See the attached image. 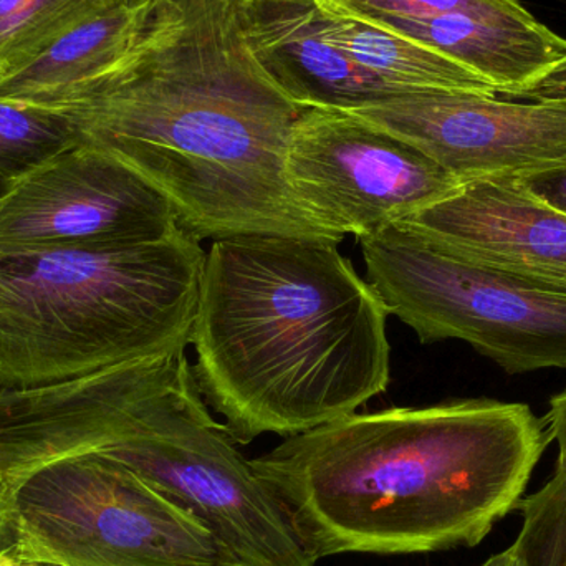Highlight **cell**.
<instances>
[{"label": "cell", "mask_w": 566, "mask_h": 566, "mask_svg": "<svg viewBox=\"0 0 566 566\" xmlns=\"http://www.w3.org/2000/svg\"><path fill=\"white\" fill-rule=\"evenodd\" d=\"M56 109L75 122L80 145L109 153L155 186L196 241L336 242L290 195L286 155L303 108L252 56L239 0H155L123 62Z\"/></svg>", "instance_id": "1"}, {"label": "cell", "mask_w": 566, "mask_h": 566, "mask_svg": "<svg viewBox=\"0 0 566 566\" xmlns=\"http://www.w3.org/2000/svg\"><path fill=\"white\" fill-rule=\"evenodd\" d=\"M527 405L465 399L355 412L252 459L310 554L478 547L517 509L551 442Z\"/></svg>", "instance_id": "2"}, {"label": "cell", "mask_w": 566, "mask_h": 566, "mask_svg": "<svg viewBox=\"0 0 566 566\" xmlns=\"http://www.w3.org/2000/svg\"><path fill=\"white\" fill-rule=\"evenodd\" d=\"M388 315L336 242L219 239L202 268L192 375L238 444L303 434L388 389Z\"/></svg>", "instance_id": "3"}, {"label": "cell", "mask_w": 566, "mask_h": 566, "mask_svg": "<svg viewBox=\"0 0 566 566\" xmlns=\"http://www.w3.org/2000/svg\"><path fill=\"white\" fill-rule=\"evenodd\" d=\"M205 261L182 231L128 248L0 252V392L186 352Z\"/></svg>", "instance_id": "4"}, {"label": "cell", "mask_w": 566, "mask_h": 566, "mask_svg": "<svg viewBox=\"0 0 566 566\" xmlns=\"http://www.w3.org/2000/svg\"><path fill=\"white\" fill-rule=\"evenodd\" d=\"M6 484L7 562L53 566H234L182 505L106 455H69Z\"/></svg>", "instance_id": "5"}, {"label": "cell", "mask_w": 566, "mask_h": 566, "mask_svg": "<svg viewBox=\"0 0 566 566\" xmlns=\"http://www.w3.org/2000/svg\"><path fill=\"white\" fill-rule=\"evenodd\" d=\"M209 412L191 363L151 399L128 438L103 452L196 515L234 566H315L282 499Z\"/></svg>", "instance_id": "6"}, {"label": "cell", "mask_w": 566, "mask_h": 566, "mask_svg": "<svg viewBox=\"0 0 566 566\" xmlns=\"http://www.w3.org/2000/svg\"><path fill=\"white\" fill-rule=\"evenodd\" d=\"M359 244L366 281L419 342L461 339L511 375L566 368V293L451 258L399 226Z\"/></svg>", "instance_id": "7"}, {"label": "cell", "mask_w": 566, "mask_h": 566, "mask_svg": "<svg viewBox=\"0 0 566 566\" xmlns=\"http://www.w3.org/2000/svg\"><path fill=\"white\" fill-rule=\"evenodd\" d=\"M285 171L300 211L336 242L379 234L462 186L415 146L342 109L300 113Z\"/></svg>", "instance_id": "8"}, {"label": "cell", "mask_w": 566, "mask_h": 566, "mask_svg": "<svg viewBox=\"0 0 566 566\" xmlns=\"http://www.w3.org/2000/svg\"><path fill=\"white\" fill-rule=\"evenodd\" d=\"M179 231L175 209L155 186L83 143L12 181L0 198V252L128 248Z\"/></svg>", "instance_id": "9"}, {"label": "cell", "mask_w": 566, "mask_h": 566, "mask_svg": "<svg viewBox=\"0 0 566 566\" xmlns=\"http://www.w3.org/2000/svg\"><path fill=\"white\" fill-rule=\"evenodd\" d=\"M464 185L524 178L566 163V98L514 102L469 92H405L353 109Z\"/></svg>", "instance_id": "10"}, {"label": "cell", "mask_w": 566, "mask_h": 566, "mask_svg": "<svg viewBox=\"0 0 566 566\" xmlns=\"http://www.w3.org/2000/svg\"><path fill=\"white\" fill-rule=\"evenodd\" d=\"M188 361L186 352L163 353L52 385L0 392V481L55 459L118 444Z\"/></svg>", "instance_id": "11"}, {"label": "cell", "mask_w": 566, "mask_h": 566, "mask_svg": "<svg viewBox=\"0 0 566 566\" xmlns=\"http://www.w3.org/2000/svg\"><path fill=\"white\" fill-rule=\"evenodd\" d=\"M398 226L451 258L566 293V214L518 178L464 182Z\"/></svg>", "instance_id": "12"}, {"label": "cell", "mask_w": 566, "mask_h": 566, "mask_svg": "<svg viewBox=\"0 0 566 566\" xmlns=\"http://www.w3.org/2000/svg\"><path fill=\"white\" fill-rule=\"evenodd\" d=\"M255 62L300 108L353 112L398 95L328 42L316 0H239Z\"/></svg>", "instance_id": "13"}, {"label": "cell", "mask_w": 566, "mask_h": 566, "mask_svg": "<svg viewBox=\"0 0 566 566\" xmlns=\"http://www.w3.org/2000/svg\"><path fill=\"white\" fill-rule=\"evenodd\" d=\"M155 0H116L83 17L0 75V98L62 108L132 52Z\"/></svg>", "instance_id": "14"}, {"label": "cell", "mask_w": 566, "mask_h": 566, "mask_svg": "<svg viewBox=\"0 0 566 566\" xmlns=\"http://www.w3.org/2000/svg\"><path fill=\"white\" fill-rule=\"evenodd\" d=\"M366 17V15H365ZM392 32L444 53L507 95L566 59V39L531 12H459L431 19L368 17Z\"/></svg>", "instance_id": "15"}, {"label": "cell", "mask_w": 566, "mask_h": 566, "mask_svg": "<svg viewBox=\"0 0 566 566\" xmlns=\"http://www.w3.org/2000/svg\"><path fill=\"white\" fill-rule=\"evenodd\" d=\"M326 39L395 93L469 92L497 95L488 80L444 53L386 29L345 0H316Z\"/></svg>", "instance_id": "16"}, {"label": "cell", "mask_w": 566, "mask_h": 566, "mask_svg": "<svg viewBox=\"0 0 566 566\" xmlns=\"http://www.w3.org/2000/svg\"><path fill=\"white\" fill-rule=\"evenodd\" d=\"M80 142L62 109L0 98V178L17 181Z\"/></svg>", "instance_id": "17"}, {"label": "cell", "mask_w": 566, "mask_h": 566, "mask_svg": "<svg viewBox=\"0 0 566 566\" xmlns=\"http://www.w3.org/2000/svg\"><path fill=\"white\" fill-rule=\"evenodd\" d=\"M116 0H0V75L66 27Z\"/></svg>", "instance_id": "18"}, {"label": "cell", "mask_w": 566, "mask_h": 566, "mask_svg": "<svg viewBox=\"0 0 566 566\" xmlns=\"http://www.w3.org/2000/svg\"><path fill=\"white\" fill-rule=\"evenodd\" d=\"M524 524L514 547L527 566H566V471L517 505Z\"/></svg>", "instance_id": "19"}, {"label": "cell", "mask_w": 566, "mask_h": 566, "mask_svg": "<svg viewBox=\"0 0 566 566\" xmlns=\"http://www.w3.org/2000/svg\"><path fill=\"white\" fill-rule=\"evenodd\" d=\"M355 12L366 17L431 19L459 12L509 13L522 15L528 10L517 0H345Z\"/></svg>", "instance_id": "20"}, {"label": "cell", "mask_w": 566, "mask_h": 566, "mask_svg": "<svg viewBox=\"0 0 566 566\" xmlns=\"http://www.w3.org/2000/svg\"><path fill=\"white\" fill-rule=\"evenodd\" d=\"M504 96L505 98L527 99V102L566 98V59L548 66L541 75Z\"/></svg>", "instance_id": "21"}, {"label": "cell", "mask_w": 566, "mask_h": 566, "mask_svg": "<svg viewBox=\"0 0 566 566\" xmlns=\"http://www.w3.org/2000/svg\"><path fill=\"white\" fill-rule=\"evenodd\" d=\"M518 181L542 201L566 214V163L544 169L534 175L518 178Z\"/></svg>", "instance_id": "22"}, {"label": "cell", "mask_w": 566, "mask_h": 566, "mask_svg": "<svg viewBox=\"0 0 566 566\" xmlns=\"http://www.w3.org/2000/svg\"><path fill=\"white\" fill-rule=\"evenodd\" d=\"M545 422H547L551 438L558 444L557 469L566 471V389L552 398L551 411Z\"/></svg>", "instance_id": "23"}, {"label": "cell", "mask_w": 566, "mask_h": 566, "mask_svg": "<svg viewBox=\"0 0 566 566\" xmlns=\"http://www.w3.org/2000/svg\"><path fill=\"white\" fill-rule=\"evenodd\" d=\"M6 497V484L0 481V565L6 564L12 551V527H10Z\"/></svg>", "instance_id": "24"}, {"label": "cell", "mask_w": 566, "mask_h": 566, "mask_svg": "<svg viewBox=\"0 0 566 566\" xmlns=\"http://www.w3.org/2000/svg\"><path fill=\"white\" fill-rule=\"evenodd\" d=\"M481 566H527V564H525L524 558L518 555V552L512 545L507 551L494 555V557L489 558Z\"/></svg>", "instance_id": "25"}, {"label": "cell", "mask_w": 566, "mask_h": 566, "mask_svg": "<svg viewBox=\"0 0 566 566\" xmlns=\"http://www.w3.org/2000/svg\"><path fill=\"white\" fill-rule=\"evenodd\" d=\"M0 566H53V565H46V564H33V562H13L9 560L6 562V564Z\"/></svg>", "instance_id": "26"}, {"label": "cell", "mask_w": 566, "mask_h": 566, "mask_svg": "<svg viewBox=\"0 0 566 566\" xmlns=\"http://www.w3.org/2000/svg\"><path fill=\"white\" fill-rule=\"evenodd\" d=\"M12 185V182L7 181V179L0 178V198H2L3 192L9 189V186Z\"/></svg>", "instance_id": "27"}]
</instances>
